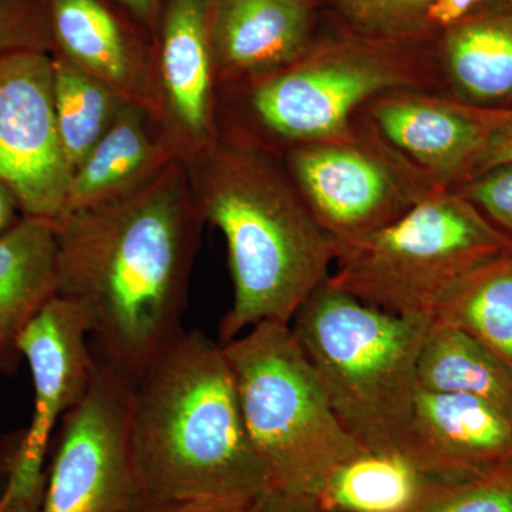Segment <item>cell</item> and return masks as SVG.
Here are the masks:
<instances>
[{"label": "cell", "mask_w": 512, "mask_h": 512, "mask_svg": "<svg viewBox=\"0 0 512 512\" xmlns=\"http://www.w3.org/2000/svg\"><path fill=\"white\" fill-rule=\"evenodd\" d=\"M178 157L183 153L167 124L143 107L124 103L109 130L74 170L63 215L134 190Z\"/></svg>", "instance_id": "obj_17"}, {"label": "cell", "mask_w": 512, "mask_h": 512, "mask_svg": "<svg viewBox=\"0 0 512 512\" xmlns=\"http://www.w3.org/2000/svg\"><path fill=\"white\" fill-rule=\"evenodd\" d=\"M431 320L382 311L328 282L293 316L289 326L333 412L370 453L402 451Z\"/></svg>", "instance_id": "obj_4"}, {"label": "cell", "mask_w": 512, "mask_h": 512, "mask_svg": "<svg viewBox=\"0 0 512 512\" xmlns=\"http://www.w3.org/2000/svg\"><path fill=\"white\" fill-rule=\"evenodd\" d=\"M130 448L138 508L245 507L274 487L249 436L224 346L184 332L131 387Z\"/></svg>", "instance_id": "obj_2"}, {"label": "cell", "mask_w": 512, "mask_h": 512, "mask_svg": "<svg viewBox=\"0 0 512 512\" xmlns=\"http://www.w3.org/2000/svg\"><path fill=\"white\" fill-rule=\"evenodd\" d=\"M19 350L35 399L29 426L0 450V512H40L55 434L86 393L96 356L82 311L60 296L33 320Z\"/></svg>", "instance_id": "obj_8"}, {"label": "cell", "mask_w": 512, "mask_h": 512, "mask_svg": "<svg viewBox=\"0 0 512 512\" xmlns=\"http://www.w3.org/2000/svg\"><path fill=\"white\" fill-rule=\"evenodd\" d=\"M156 43L165 0H111Z\"/></svg>", "instance_id": "obj_31"}, {"label": "cell", "mask_w": 512, "mask_h": 512, "mask_svg": "<svg viewBox=\"0 0 512 512\" xmlns=\"http://www.w3.org/2000/svg\"><path fill=\"white\" fill-rule=\"evenodd\" d=\"M436 0H328L350 33L402 43L423 35L427 10Z\"/></svg>", "instance_id": "obj_24"}, {"label": "cell", "mask_w": 512, "mask_h": 512, "mask_svg": "<svg viewBox=\"0 0 512 512\" xmlns=\"http://www.w3.org/2000/svg\"><path fill=\"white\" fill-rule=\"evenodd\" d=\"M433 319L473 336L512 372V249L464 276Z\"/></svg>", "instance_id": "obj_22"}, {"label": "cell", "mask_w": 512, "mask_h": 512, "mask_svg": "<svg viewBox=\"0 0 512 512\" xmlns=\"http://www.w3.org/2000/svg\"><path fill=\"white\" fill-rule=\"evenodd\" d=\"M417 383L427 392L477 397L512 417V372L467 332L431 320L417 362Z\"/></svg>", "instance_id": "obj_20"}, {"label": "cell", "mask_w": 512, "mask_h": 512, "mask_svg": "<svg viewBox=\"0 0 512 512\" xmlns=\"http://www.w3.org/2000/svg\"><path fill=\"white\" fill-rule=\"evenodd\" d=\"M484 6H491V8L510 9L512 10V0H487ZM483 8V6H481Z\"/></svg>", "instance_id": "obj_34"}, {"label": "cell", "mask_w": 512, "mask_h": 512, "mask_svg": "<svg viewBox=\"0 0 512 512\" xmlns=\"http://www.w3.org/2000/svg\"><path fill=\"white\" fill-rule=\"evenodd\" d=\"M400 453L447 484L512 474V417L477 397L419 387Z\"/></svg>", "instance_id": "obj_14"}, {"label": "cell", "mask_w": 512, "mask_h": 512, "mask_svg": "<svg viewBox=\"0 0 512 512\" xmlns=\"http://www.w3.org/2000/svg\"><path fill=\"white\" fill-rule=\"evenodd\" d=\"M73 170L57 131L52 55L0 57V185L25 217L59 221Z\"/></svg>", "instance_id": "obj_11"}, {"label": "cell", "mask_w": 512, "mask_h": 512, "mask_svg": "<svg viewBox=\"0 0 512 512\" xmlns=\"http://www.w3.org/2000/svg\"><path fill=\"white\" fill-rule=\"evenodd\" d=\"M429 77L400 43L349 36L312 45L256 80L251 103L271 133L296 144L355 137L353 114L383 94L421 89Z\"/></svg>", "instance_id": "obj_7"}, {"label": "cell", "mask_w": 512, "mask_h": 512, "mask_svg": "<svg viewBox=\"0 0 512 512\" xmlns=\"http://www.w3.org/2000/svg\"><path fill=\"white\" fill-rule=\"evenodd\" d=\"M222 346L249 436L272 484L318 497L336 468L366 450L333 412L291 326L258 323Z\"/></svg>", "instance_id": "obj_6"}, {"label": "cell", "mask_w": 512, "mask_h": 512, "mask_svg": "<svg viewBox=\"0 0 512 512\" xmlns=\"http://www.w3.org/2000/svg\"><path fill=\"white\" fill-rule=\"evenodd\" d=\"M383 94L367 106L384 146L416 168L436 187L456 188L471 180L498 110L421 93Z\"/></svg>", "instance_id": "obj_13"}, {"label": "cell", "mask_w": 512, "mask_h": 512, "mask_svg": "<svg viewBox=\"0 0 512 512\" xmlns=\"http://www.w3.org/2000/svg\"><path fill=\"white\" fill-rule=\"evenodd\" d=\"M131 387L96 357L86 393L63 417L53 441L40 512L137 510L130 448Z\"/></svg>", "instance_id": "obj_9"}, {"label": "cell", "mask_w": 512, "mask_h": 512, "mask_svg": "<svg viewBox=\"0 0 512 512\" xmlns=\"http://www.w3.org/2000/svg\"><path fill=\"white\" fill-rule=\"evenodd\" d=\"M202 222L183 157L134 190L56 222L57 296L82 311L97 359L131 384L185 332Z\"/></svg>", "instance_id": "obj_1"}, {"label": "cell", "mask_w": 512, "mask_h": 512, "mask_svg": "<svg viewBox=\"0 0 512 512\" xmlns=\"http://www.w3.org/2000/svg\"><path fill=\"white\" fill-rule=\"evenodd\" d=\"M183 160L202 218L227 242L234 299L220 342L262 322L291 325L328 281L340 242L262 151L215 137Z\"/></svg>", "instance_id": "obj_3"}, {"label": "cell", "mask_w": 512, "mask_h": 512, "mask_svg": "<svg viewBox=\"0 0 512 512\" xmlns=\"http://www.w3.org/2000/svg\"><path fill=\"white\" fill-rule=\"evenodd\" d=\"M289 168L303 201L340 245L399 220L436 188L389 147L356 136L298 144Z\"/></svg>", "instance_id": "obj_10"}, {"label": "cell", "mask_w": 512, "mask_h": 512, "mask_svg": "<svg viewBox=\"0 0 512 512\" xmlns=\"http://www.w3.org/2000/svg\"><path fill=\"white\" fill-rule=\"evenodd\" d=\"M244 507L220 503H205V501H191V503H175L164 505H151L141 507L133 512H241Z\"/></svg>", "instance_id": "obj_32"}, {"label": "cell", "mask_w": 512, "mask_h": 512, "mask_svg": "<svg viewBox=\"0 0 512 512\" xmlns=\"http://www.w3.org/2000/svg\"><path fill=\"white\" fill-rule=\"evenodd\" d=\"M510 163H512V107L498 110L493 130L478 160L473 178L497 165Z\"/></svg>", "instance_id": "obj_28"}, {"label": "cell", "mask_w": 512, "mask_h": 512, "mask_svg": "<svg viewBox=\"0 0 512 512\" xmlns=\"http://www.w3.org/2000/svg\"><path fill=\"white\" fill-rule=\"evenodd\" d=\"M412 512H512V474L441 485Z\"/></svg>", "instance_id": "obj_25"}, {"label": "cell", "mask_w": 512, "mask_h": 512, "mask_svg": "<svg viewBox=\"0 0 512 512\" xmlns=\"http://www.w3.org/2000/svg\"><path fill=\"white\" fill-rule=\"evenodd\" d=\"M510 249L473 202L436 187L399 220L340 245L326 282L382 311L434 318L464 276Z\"/></svg>", "instance_id": "obj_5"}, {"label": "cell", "mask_w": 512, "mask_h": 512, "mask_svg": "<svg viewBox=\"0 0 512 512\" xmlns=\"http://www.w3.org/2000/svg\"><path fill=\"white\" fill-rule=\"evenodd\" d=\"M441 33V66L454 99L477 109H511L512 10L483 6Z\"/></svg>", "instance_id": "obj_19"}, {"label": "cell", "mask_w": 512, "mask_h": 512, "mask_svg": "<svg viewBox=\"0 0 512 512\" xmlns=\"http://www.w3.org/2000/svg\"><path fill=\"white\" fill-rule=\"evenodd\" d=\"M241 512H329L318 497L269 488L245 505Z\"/></svg>", "instance_id": "obj_29"}, {"label": "cell", "mask_w": 512, "mask_h": 512, "mask_svg": "<svg viewBox=\"0 0 512 512\" xmlns=\"http://www.w3.org/2000/svg\"><path fill=\"white\" fill-rule=\"evenodd\" d=\"M154 45L168 128L184 157L215 138L207 0H165Z\"/></svg>", "instance_id": "obj_15"}, {"label": "cell", "mask_w": 512, "mask_h": 512, "mask_svg": "<svg viewBox=\"0 0 512 512\" xmlns=\"http://www.w3.org/2000/svg\"><path fill=\"white\" fill-rule=\"evenodd\" d=\"M454 190L512 239V163L490 168Z\"/></svg>", "instance_id": "obj_27"}, {"label": "cell", "mask_w": 512, "mask_h": 512, "mask_svg": "<svg viewBox=\"0 0 512 512\" xmlns=\"http://www.w3.org/2000/svg\"><path fill=\"white\" fill-rule=\"evenodd\" d=\"M52 59L57 131L74 173L127 101L64 57Z\"/></svg>", "instance_id": "obj_23"}, {"label": "cell", "mask_w": 512, "mask_h": 512, "mask_svg": "<svg viewBox=\"0 0 512 512\" xmlns=\"http://www.w3.org/2000/svg\"><path fill=\"white\" fill-rule=\"evenodd\" d=\"M217 73L262 79L312 46L316 0H207Z\"/></svg>", "instance_id": "obj_16"}, {"label": "cell", "mask_w": 512, "mask_h": 512, "mask_svg": "<svg viewBox=\"0 0 512 512\" xmlns=\"http://www.w3.org/2000/svg\"><path fill=\"white\" fill-rule=\"evenodd\" d=\"M19 50L52 55V40L40 0H0V57Z\"/></svg>", "instance_id": "obj_26"}, {"label": "cell", "mask_w": 512, "mask_h": 512, "mask_svg": "<svg viewBox=\"0 0 512 512\" xmlns=\"http://www.w3.org/2000/svg\"><path fill=\"white\" fill-rule=\"evenodd\" d=\"M22 218L18 201L9 190L0 185V234L8 231Z\"/></svg>", "instance_id": "obj_33"}, {"label": "cell", "mask_w": 512, "mask_h": 512, "mask_svg": "<svg viewBox=\"0 0 512 512\" xmlns=\"http://www.w3.org/2000/svg\"><path fill=\"white\" fill-rule=\"evenodd\" d=\"M57 291L56 222L22 215L0 234V376L16 372L20 339Z\"/></svg>", "instance_id": "obj_18"}, {"label": "cell", "mask_w": 512, "mask_h": 512, "mask_svg": "<svg viewBox=\"0 0 512 512\" xmlns=\"http://www.w3.org/2000/svg\"><path fill=\"white\" fill-rule=\"evenodd\" d=\"M487 0H436L424 16L423 33L453 28L477 12Z\"/></svg>", "instance_id": "obj_30"}, {"label": "cell", "mask_w": 512, "mask_h": 512, "mask_svg": "<svg viewBox=\"0 0 512 512\" xmlns=\"http://www.w3.org/2000/svg\"><path fill=\"white\" fill-rule=\"evenodd\" d=\"M52 40L62 56L117 96L167 124L158 80L156 45L111 0H40Z\"/></svg>", "instance_id": "obj_12"}, {"label": "cell", "mask_w": 512, "mask_h": 512, "mask_svg": "<svg viewBox=\"0 0 512 512\" xmlns=\"http://www.w3.org/2000/svg\"><path fill=\"white\" fill-rule=\"evenodd\" d=\"M447 483L402 453H365L330 474L318 500L329 512H412Z\"/></svg>", "instance_id": "obj_21"}]
</instances>
